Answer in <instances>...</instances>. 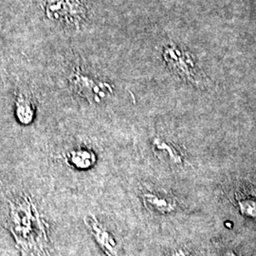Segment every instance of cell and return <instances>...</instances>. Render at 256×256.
I'll return each mask as SVG.
<instances>
[{
	"mask_svg": "<svg viewBox=\"0 0 256 256\" xmlns=\"http://www.w3.org/2000/svg\"><path fill=\"white\" fill-rule=\"evenodd\" d=\"M66 160L68 164L78 170L92 169L97 162L96 154L90 149L79 148L68 153Z\"/></svg>",
	"mask_w": 256,
	"mask_h": 256,
	"instance_id": "cell-7",
	"label": "cell"
},
{
	"mask_svg": "<svg viewBox=\"0 0 256 256\" xmlns=\"http://www.w3.org/2000/svg\"><path fill=\"white\" fill-rule=\"evenodd\" d=\"M68 80L72 90L92 104H102L114 93L111 84L86 74L79 66L72 70Z\"/></svg>",
	"mask_w": 256,
	"mask_h": 256,
	"instance_id": "cell-3",
	"label": "cell"
},
{
	"mask_svg": "<svg viewBox=\"0 0 256 256\" xmlns=\"http://www.w3.org/2000/svg\"><path fill=\"white\" fill-rule=\"evenodd\" d=\"M6 227L21 256H50V227L30 196L22 194L10 200Z\"/></svg>",
	"mask_w": 256,
	"mask_h": 256,
	"instance_id": "cell-1",
	"label": "cell"
},
{
	"mask_svg": "<svg viewBox=\"0 0 256 256\" xmlns=\"http://www.w3.org/2000/svg\"><path fill=\"white\" fill-rule=\"evenodd\" d=\"M41 9L50 21L68 30H80L88 18L82 0H41Z\"/></svg>",
	"mask_w": 256,
	"mask_h": 256,
	"instance_id": "cell-2",
	"label": "cell"
},
{
	"mask_svg": "<svg viewBox=\"0 0 256 256\" xmlns=\"http://www.w3.org/2000/svg\"><path fill=\"white\" fill-rule=\"evenodd\" d=\"M84 224L90 230L92 238L106 256H118L119 246L116 239L106 229L94 216H86Z\"/></svg>",
	"mask_w": 256,
	"mask_h": 256,
	"instance_id": "cell-5",
	"label": "cell"
},
{
	"mask_svg": "<svg viewBox=\"0 0 256 256\" xmlns=\"http://www.w3.org/2000/svg\"><path fill=\"white\" fill-rule=\"evenodd\" d=\"M225 256H238L234 252H227Z\"/></svg>",
	"mask_w": 256,
	"mask_h": 256,
	"instance_id": "cell-11",
	"label": "cell"
},
{
	"mask_svg": "<svg viewBox=\"0 0 256 256\" xmlns=\"http://www.w3.org/2000/svg\"><path fill=\"white\" fill-rule=\"evenodd\" d=\"M142 202L147 210L160 214H171L176 207L173 198L158 192H144L142 194Z\"/></svg>",
	"mask_w": 256,
	"mask_h": 256,
	"instance_id": "cell-6",
	"label": "cell"
},
{
	"mask_svg": "<svg viewBox=\"0 0 256 256\" xmlns=\"http://www.w3.org/2000/svg\"><path fill=\"white\" fill-rule=\"evenodd\" d=\"M162 55L168 68L188 82L198 84L200 75L192 55L183 50L174 43H169L162 46Z\"/></svg>",
	"mask_w": 256,
	"mask_h": 256,
	"instance_id": "cell-4",
	"label": "cell"
},
{
	"mask_svg": "<svg viewBox=\"0 0 256 256\" xmlns=\"http://www.w3.org/2000/svg\"><path fill=\"white\" fill-rule=\"evenodd\" d=\"M16 116L23 126L30 124L36 118V106L27 95L20 93L16 100Z\"/></svg>",
	"mask_w": 256,
	"mask_h": 256,
	"instance_id": "cell-9",
	"label": "cell"
},
{
	"mask_svg": "<svg viewBox=\"0 0 256 256\" xmlns=\"http://www.w3.org/2000/svg\"><path fill=\"white\" fill-rule=\"evenodd\" d=\"M153 149L156 155L166 164L170 165H180L182 156L180 153L171 144L167 142L160 137H156L153 140Z\"/></svg>",
	"mask_w": 256,
	"mask_h": 256,
	"instance_id": "cell-8",
	"label": "cell"
},
{
	"mask_svg": "<svg viewBox=\"0 0 256 256\" xmlns=\"http://www.w3.org/2000/svg\"><path fill=\"white\" fill-rule=\"evenodd\" d=\"M170 256H188V254L185 252V250H183L182 248H180V250H174L172 252V254Z\"/></svg>",
	"mask_w": 256,
	"mask_h": 256,
	"instance_id": "cell-10",
	"label": "cell"
}]
</instances>
